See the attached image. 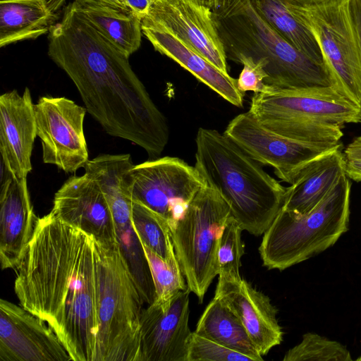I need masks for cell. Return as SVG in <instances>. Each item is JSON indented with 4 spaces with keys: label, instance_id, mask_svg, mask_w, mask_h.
<instances>
[{
    "label": "cell",
    "instance_id": "3957f363",
    "mask_svg": "<svg viewBox=\"0 0 361 361\" xmlns=\"http://www.w3.org/2000/svg\"><path fill=\"white\" fill-rule=\"evenodd\" d=\"M195 167L228 204L243 231L265 233L281 210L288 187L281 185L224 133L200 128Z\"/></svg>",
    "mask_w": 361,
    "mask_h": 361
},
{
    "label": "cell",
    "instance_id": "e0dca14e",
    "mask_svg": "<svg viewBox=\"0 0 361 361\" xmlns=\"http://www.w3.org/2000/svg\"><path fill=\"white\" fill-rule=\"evenodd\" d=\"M30 89L20 95L13 90L0 97V152L5 169L17 178L32 170L31 155L37 135Z\"/></svg>",
    "mask_w": 361,
    "mask_h": 361
},
{
    "label": "cell",
    "instance_id": "277c9868",
    "mask_svg": "<svg viewBox=\"0 0 361 361\" xmlns=\"http://www.w3.org/2000/svg\"><path fill=\"white\" fill-rule=\"evenodd\" d=\"M226 58L262 59L265 83L276 88L303 89L334 86L324 63L303 54L276 32L259 14L251 0H233L213 11Z\"/></svg>",
    "mask_w": 361,
    "mask_h": 361
},
{
    "label": "cell",
    "instance_id": "7402d4cb",
    "mask_svg": "<svg viewBox=\"0 0 361 361\" xmlns=\"http://www.w3.org/2000/svg\"><path fill=\"white\" fill-rule=\"evenodd\" d=\"M345 163L341 148L313 161L288 187L282 209L298 214L310 212L345 174Z\"/></svg>",
    "mask_w": 361,
    "mask_h": 361
},
{
    "label": "cell",
    "instance_id": "1f68e13d",
    "mask_svg": "<svg viewBox=\"0 0 361 361\" xmlns=\"http://www.w3.org/2000/svg\"><path fill=\"white\" fill-rule=\"evenodd\" d=\"M154 0H125L129 9L140 16L142 19L147 13Z\"/></svg>",
    "mask_w": 361,
    "mask_h": 361
},
{
    "label": "cell",
    "instance_id": "30bf717a",
    "mask_svg": "<svg viewBox=\"0 0 361 361\" xmlns=\"http://www.w3.org/2000/svg\"><path fill=\"white\" fill-rule=\"evenodd\" d=\"M130 197L165 219L172 230L207 183L195 166L178 157H164L134 165Z\"/></svg>",
    "mask_w": 361,
    "mask_h": 361
},
{
    "label": "cell",
    "instance_id": "9a60e30c",
    "mask_svg": "<svg viewBox=\"0 0 361 361\" xmlns=\"http://www.w3.org/2000/svg\"><path fill=\"white\" fill-rule=\"evenodd\" d=\"M54 329L21 305L0 300V361H68Z\"/></svg>",
    "mask_w": 361,
    "mask_h": 361
},
{
    "label": "cell",
    "instance_id": "8fae6325",
    "mask_svg": "<svg viewBox=\"0 0 361 361\" xmlns=\"http://www.w3.org/2000/svg\"><path fill=\"white\" fill-rule=\"evenodd\" d=\"M224 134L252 159L274 169L293 184L310 164L341 147V143H315L288 138L261 125L248 111L233 118Z\"/></svg>",
    "mask_w": 361,
    "mask_h": 361
},
{
    "label": "cell",
    "instance_id": "d590c367",
    "mask_svg": "<svg viewBox=\"0 0 361 361\" xmlns=\"http://www.w3.org/2000/svg\"><path fill=\"white\" fill-rule=\"evenodd\" d=\"M80 4L100 5L121 9H129L122 0H75Z\"/></svg>",
    "mask_w": 361,
    "mask_h": 361
},
{
    "label": "cell",
    "instance_id": "8992f818",
    "mask_svg": "<svg viewBox=\"0 0 361 361\" xmlns=\"http://www.w3.org/2000/svg\"><path fill=\"white\" fill-rule=\"evenodd\" d=\"M350 188L345 174L308 213L281 209L259 247L263 266L283 271L334 245L348 230Z\"/></svg>",
    "mask_w": 361,
    "mask_h": 361
},
{
    "label": "cell",
    "instance_id": "ba28073f",
    "mask_svg": "<svg viewBox=\"0 0 361 361\" xmlns=\"http://www.w3.org/2000/svg\"><path fill=\"white\" fill-rule=\"evenodd\" d=\"M231 216L227 202L216 190L206 185L171 230L174 251L188 288L200 302L218 275L219 242Z\"/></svg>",
    "mask_w": 361,
    "mask_h": 361
},
{
    "label": "cell",
    "instance_id": "44dd1931",
    "mask_svg": "<svg viewBox=\"0 0 361 361\" xmlns=\"http://www.w3.org/2000/svg\"><path fill=\"white\" fill-rule=\"evenodd\" d=\"M66 0H0V47L49 34Z\"/></svg>",
    "mask_w": 361,
    "mask_h": 361
},
{
    "label": "cell",
    "instance_id": "e575fe53",
    "mask_svg": "<svg viewBox=\"0 0 361 361\" xmlns=\"http://www.w3.org/2000/svg\"><path fill=\"white\" fill-rule=\"evenodd\" d=\"M350 8L361 48V0H351Z\"/></svg>",
    "mask_w": 361,
    "mask_h": 361
},
{
    "label": "cell",
    "instance_id": "5b68a950",
    "mask_svg": "<svg viewBox=\"0 0 361 361\" xmlns=\"http://www.w3.org/2000/svg\"><path fill=\"white\" fill-rule=\"evenodd\" d=\"M249 111L274 133L315 143L341 142L346 124L361 123V109L334 86L281 89L269 85L266 91L254 94Z\"/></svg>",
    "mask_w": 361,
    "mask_h": 361
},
{
    "label": "cell",
    "instance_id": "f1b7e54d",
    "mask_svg": "<svg viewBox=\"0 0 361 361\" xmlns=\"http://www.w3.org/2000/svg\"><path fill=\"white\" fill-rule=\"evenodd\" d=\"M242 228L231 216L221 235L218 250L219 279L241 280L240 267L245 253Z\"/></svg>",
    "mask_w": 361,
    "mask_h": 361
},
{
    "label": "cell",
    "instance_id": "f546056e",
    "mask_svg": "<svg viewBox=\"0 0 361 361\" xmlns=\"http://www.w3.org/2000/svg\"><path fill=\"white\" fill-rule=\"evenodd\" d=\"M187 361H254V360L194 331L188 347Z\"/></svg>",
    "mask_w": 361,
    "mask_h": 361
},
{
    "label": "cell",
    "instance_id": "2e32d148",
    "mask_svg": "<svg viewBox=\"0 0 361 361\" xmlns=\"http://www.w3.org/2000/svg\"><path fill=\"white\" fill-rule=\"evenodd\" d=\"M51 212L99 242H116L109 205L97 182L86 173L64 182L54 195Z\"/></svg>",
    "mask_w": 361,
    "mask_h": 361
},
{
    "label": "cell",
    "instance_id": "6da1fadb",
    "mask_svg": "<svg viewBox=\"0 0 361 361\" xmlns=\"http://www.w3.org/2000/svg\"><path fill=\"white\" fill-rule=\"evenodd\" d=\"M20 305L45 321L73 361H96L98 275L95 239L51 211L38 218L17 267Z\"/></svg>",
    "mask_w": 361,
    "mask_h": 361
},
{
    "label": "cell",
    "instance_id": "d4e9b609",
    "mask_svg": "<svg viewBox=\"0 0 361 361\" xmlns=\"http://www.w3.org/2000/svg\"><path fill=\"white\" fill-rule=\"evenodd\" d=\"M262 18L282 37L313 60L324 63L310 30L290 11L284 0H251Z\"/></svg>",
    "mask_w": 361,
    "mask_h": 361
},
{
    "label": "cell",
    "instance_id": "603a6c76",
    "mask_svg": "<svg viewBox=\"0 0 361 361\" xmlns=\"http://www.w3.org/2000/svg\"><path fill=\"white\" fill-rule=\"evenodd\" d=\"M195 332L246 355L254 361L263 360L240 319L217 295H214L205 308Z\"/></svg>",
    "mask_w": 361,
    "mask_h": 361
},
{
    "label": "cell",
    "instance_id": "5bb4252c",
    "mask_svg": "<svg viewBox=\"0 0 361 361\" xmlns=\"http://www.w3.org/2000/svg\"><path fill=\"white\" fill-rule=\"evenodd\" d=\"M190 293L188 288L181 290L143 310L137 361H187L192 334L189 327Z\"/></svg>",
    "mask_w": 361,
    "mask_h": 361
},
{
    "label": "cell",
    "instance_id": "4fadbf2b",
    "mask_svg": "<svg viewBox=\"0 0 361 361\" xmlns=\"http://www.w3.org/2000/svg\"><path fill=\"white\" fill-rule=\"evenodd\" d=\"M142 24L166 30L221 72L227 58L213 11L200 0H154Z\"/></svg>",
    "mask_w": 361,
    "mask_h": 361
},
{
    "label": "cell",
    "instance_id": "83f0119b",
    "mask_svg": "<svg viewBox=\"0 0 361 361\" xmlns=\"http://www.w3.org/2000/svg\"><path fill=\"white\" fill-rule=\"evenodd\" d=\"M352 361L345 345L314 333L303 334L302 341L285 354L283 361Z\"/></svg>",
    "mask_w": 361,
    "mask_h": 361
},
{
    "label": "cell",
    "instance_id": "ab89813d",
    "mask_svg": "<svg viewBox=\"0 0 361 361\" xmlns=\"http://www.w3.org/2000/svg\"><path fill=\"white\" fill-rule=\"evenodd\" d=\"M122 1L126 4L125 0H122Z\"/></svg>",
    "mask_w": 361,
    "mask_h": 361
},
{
    "label": "cell",
    "instance_id": "ffe728a7",
    "mask_svg": "<svg viewBox=\"0 0 361 361\" xmlns=\"http://www.w3.org/2000/svg\"><path fill=\"white\" fill-rule=\"evenodd\" d=\"M142 31L155 51L176 62L231 104L243 106L244 94L238 89L236 79L219 71L170 32L143 24Z\"/></svg>",
    "mask_w": 361,
    "mask_h": 361
},
{
    "label": "cell",
    "instance_id": "cb8c5ba5",
    "mask_svg": "<svg viewBox=\"0 0 361 361\" xmlns=\"http://www.w3.org/2000/svg\"><path fill=\"white\" fill-rule=\"evenodd\" d=\"M79 4L87 20L104 37L130 57L140 47L142 18L130 9Z\"/></svg>",
    "mask_w": 361,
    "mask_h": 361
},
{
    "label": "cell",
    "instance_id": "d6986e66",
    "mask_svg": "<svg viewBox=\"0 0 361 361\" xmlns=\"http://www.w3.org/2000/svg\"><path fill=\"white\" fill-rule=\"evenodd\" d=\"M0 262L1 269H16L34 233L37 217L31 204L27 178L9 173L0 195Z\"/></svg>",
    "mask_w": 361,
    "mask_h": 361
},
{
    "label": "cell",
    "instance_id": "8d00e7d4",
    "mask_svg": "<svg viewBox=\"0 0 361 361\" xmlns=\"http://www.w3.org/2000/svg\"><path fill=\"white\" fill-rule=\"evenodd\" d=\"M204 5L213 11L224 8L229 5L233 0H200Z\"/></svg>",
    "mask_w": 361,
    "mask_h": 361
},
{
    "label": "cell",
    "instance_id": "f35d334b",
    "mask_svg": "<svg viewBox=\"0 0 361 361\" xmlns=\"http://www.w3.org/2000/svg\"><path fill=\"white\" fill-rule=\"evenodd\" d=\"M357 360L361 361V355H360V356L358 358H357Z\"/></svg>",
    "mask_w": 361,
    "mask_h": 361
},
{
    "label": "cell",
    "instance_id": "7c38bea8",
    "mask_svg": "<svg viewBox=\"0 0 361 361\" xmlns=\"http://www.w3.org/2000/svg\"><path fill=\"white\" fill-rule=\"evenodd\" d=\"M34 109L43 162L66 173L85 167L89 161L83 129L86 108L64 97L44 96Z\"/></svg>",
    "mask_w": 361,
    "mask_h": 361
},
{
    "label": "cell",
    "instance_id": "4316f807",
    "mask_svg": "<svg viewBox=\"0 0 361 361\" xmlns=\"http://www.w3.org/2000/svg\"><path fill=\"white\" fill-rule=\"evenodd\" d=\"M155 288L154 301L164 302L177 293L188 289L176 253L166 260L142 244Z\"/></svg>",
    "mask_w": 361,
    "mask_h": 361
},
{
    "label": "cell",
    "instance_id": "484cf974",
    "mask_svg": "<svg viewBox=\"0 0 361 361\" xmlns=\"http://www.w3.org/2000/svg\"><path fill=\"white\" fill-rule=\"evenodd\" d=\"M132 222L141 243L167 260L175 254L167 221L142 204L132 201Z\"/></svg>",
    "mask_w": 361,
    "mask_h": 361
},
{
    "label": "cell",
    "instance_id": "52a82bcc",
    "mask_svg": "<svg viewBox=\"0 0 361 361\" xmlns=\"http://www.w3.org/2000/svg\"><path fill=\"white\" fill-rule=\"evenodd\" d=\"M98 275L96 361H137L145 303L116 242L95 240Z\"/></svg>",
    "mask_w": 361,
    "mask_h": 361
},
{
    "label": "cell",
    "instance_id": "74e56055",
    "mask_svg": "<svg viewBox=\"0 0 361 361\" xmlns=\"http://www.w3.org/2000/svg\"><path fill=\"white\" fill-rule=\"evenodd\" d=\"M285 1L295 5H307L314 4L323 0H284Z\"/></svg>",
    "mask_w": 361,
    "mask_h": 361
},
{
    "label": "cell",
    "instance_id": "d6a6232c",
    "mask_svg": "<svg viewBox=\"0 0 361 361\" xmlns=\"http://www.w3.org/2000/svg\"><path fill=\"white\" fill-rule=\"evenodd\" d=\"M345 174L355 181H361V159H346Z\"/></svg>",
    "mask_w": 361,
    "mask_h": 361
},
{
    "label": "cell",
    "instance_id": "9c48e42d",
    "mask_svg": "<svg viewBox=\"0 0 361 361\" xmlns=\"http://www.w3.org/2000/svg\"><path fill=\"white\" fill-rule=\"evenodd\" d=\"M350 2L286 4L317 42L334 87L361 109V48Z\"/></svg>",
    "mask_w": 361,
    "mask_h": 361
},
{
    "label": "cell",
    "instance_id": "ac0fdd59",
    "mask_svg": "<svg viewBox=\"0 0 361 361\" xmlns=\"http://www.w3.org/2000/svg\"><path fill=\"white\" fill-rule=\"evenodd\" d=\"M215 295L238 316L262 356L281 343L283 332L277 309L267 295L247 281L219 279Z\"/></svg>",
    "mask_w": 361,
    "mask_h": 361
},
{
    "label": "cell",
    "instance_id": "4dcf8cb0",
    "mask_svg": "<svg viewBox=\"0 0 361 361\" xmlns=\"http://www.w3.org/2000/svg\"><path fill=\"white\" fill-rule=\"evenodd\" d=\"M238 63L243 68L236 79L237 87L243 93L252 91L254 93L266 91L269 85L265 83L268 75L264 70L265 63L263 60H254L251 57H241Z\"/></svg>",
    "mask_w": 361,
    "mask_h": 361
},
{
    "label": "cell",
    "instance_id": "836d02e7",
    "mask_svg": "<svg viewBox=\"0 0 361 361\" xmlns=\"http://www.w3.org/2000/svg\"><path fill=\"white\" fill-rule=\"evenodd\" d=\"M346 159H361V135L355 137L345 148Z\"/></svg>",
    "mask_w": 361,
    "mask_h": 361
},
{
    "label": "cell",
    "instance_id": "7a4b0ae2",
    "mask_svg": "<svg viewBox=\"0 0 361 361\" xmlns=\"http://www.w3.org/2000/svg\"><path fill=\"white\" fill-rule=\"evenodd\" d=\"M48 56L75 84L87 111L111 136L157 158L169 142L166 119L129 57L87 20L73 1L48 34Z\"/></svg>",
    "mask_w": 361,
    "mask_h": 361
}]
</instances>
